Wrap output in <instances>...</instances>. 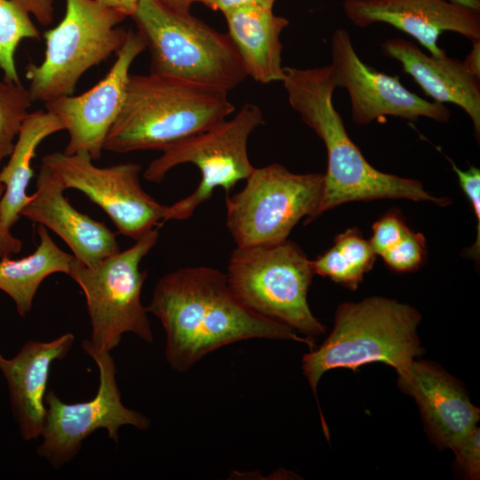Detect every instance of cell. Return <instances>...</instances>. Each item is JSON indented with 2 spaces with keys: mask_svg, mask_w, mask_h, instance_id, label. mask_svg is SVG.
I'll list each match as a JSON object with an SVG mask.
<instances>
[{
  "mask_svg": "<svg viewBox=\"0 0 480 480\" xmlns=\"http://www.w3.org/2000/svg\"><path fill=\"white\" fill-rule=\"evenodd\" d=\"M148 312L162 323L165 357L186 372L209 353L250 339L287 340L315 348V340L248 308L231 290L226 274L210 267L179 268L156 284Z\"/></svg>",
  "mask_w": 480,
  "mask_h": 480,
  "instance_id": "cell-1",
  "label": "cell"
},
{
  "mask_svg": "<svg viewBox=\"0 0 480 480\" xmlns=\"http://www.w3.org/2000/svg\"><path fill=\"white\" fill-rule=\"evenodd\" d=\"M291 107L323 140L327 170L320 202L311 222L322 213L353 201L404 198L447 205L446 197L428 193L420 181L382 172L364 158L348 136L332 98L337 88L330 65L299 68L284 67L282 80Z\"/></svg>",
  "mask_w": 480,
  "mask_h": 480,
  "instance_id": "cell-2",
  "label": "cell"
},
{
  "mask_svg": "<svg viewBox=\"0 0 480 480\" xmlns=\"http://www.w3.org/2000/svg\"><path fill=\"white\" fill-rule=\"evenodd\" d=\"M228 92L165 75H130L121 111L104 150H163L204 132L235 111Z\"/></svg>",
  "mask_w": 480,
  "mask_h": 480,
  "instance_id": "cell-3",
  "label": "cell"
},
{
  "mask_svg": "<svg viewBox=\"0 0 480 480\" xmlns=\"http://www.w3.org/2000/svg\"><path fill=\"white\" fill-rule=\"evenodd\" d=\"M420 321L413 307L383 297L340 305L329 336L302 358L303 374L316 398L320 379L332 369L356 371L382 363L397 373L406 371L424 352L417 333Z\"/></svg>",
  "mask_w": 480,
  "mask_h": 480,
  "instance_id": "cell-4",
  "label": "cell"
},
{
  "mask_svg": "<svg viewBox=\"0 0 480 480\" xmlns=\"http://www.w3.org/2000/svg\"><path fill=\"white\" fill-rule=\"evenodd\" d=\"M150 51V73L222 88L247 76L230 36L160 0H140L132 16Z\"/></svg>",
  "mask_w": 480,
  "mask_h": 480,
  "instance_id": "cell-5",
  "label": "cell"
},
{
  "mask_svg": "<svg viewBox=\"0 0 480 480\" xmlns=\"http://www.w3.org/2000/svg\"><path fill=\"white\" fill-rule=\"evenodd\" d=\"M314 275L311 260L289 239L236 246L226 273L231 290L248 308L311 338L325 332L307 300Z\"/></svg>",
  "mask_w": 480,
  "mask_h": 480,
  "instance_id": "cell-6",
  "label": "cell"
},
{
  "mask_svg": "<svg viewBox=\"0 0 480 480\" xmlns=\"http://www.w3.org/2000/svg\"><path fill=\"white\" fill-rule=\"evenodd\" d=\"M62 20L44 32L42 62L26 68L33 102L73 95L83 75L124 44L128 31L118 27L127 18L95 0H65Z\"/></svg>",
  "mask_w": 480,
  "mask_h": 480,
  "instance_id": "cell-7",
  "label": "cell"
},
{
  "mask_svg": "<svg viewBox=\"0 0 480 480\" xmlns=\"http://www.w3.org/2000/svg\"><path fill=\"white\" fill-rule=\"evenodd\" d=\"M263 124L262 110L255 104L245 103L233 118L163 149L143 172L147 180L160 183L169 171L182 164H193L201 172L195 191L167 205L163 220H188L217 188L229 194L238 181L246 180L255 169L248 156V140Z\"/></svg>",
  "mask_w": 480,
  "mask_h": 480,
  "instance_id": "cell-8",
  "label": "cell"
},
{
  "mask_svg": "<svg viewBox=\"0 0 480 480\" xmlns=\"http://www.w3.org/2000/svg\"><path fill=\"white\" fill-rule=\"evenodd\" d=\"M158 237V230L154 228L130 248L91 267L75 258L68 276L85 296L92 325L89 340L97 349L110 352L125 332L153 341L148 312L140 300L148 270H140V264Z\"/></svg>",
  "mask_w": 480,
  "mask_h": 480,
  "instance_id": "cell-9",
  "label": "cell"
},
{
  "mask_svg": "<svg viewBox=\"0 0 480 480\" xmlns=\"http://www.w3.org/2000/svg\"><path fill=\"white\" fill-rule=\"evenodd\" d=\"M244 188L226 194V225L236 246L275 244L288 239L305 218L311 223L324 174L294 173L279 164L255 168Z\"/></svg>",
  "mask_w": 480,
  "mask_h": 480,
  "instance_id": "cell-10",
  "label": "cell"
},
{
  "mask_svg": "<svg viewBox=\"0 0 480 480\" xmlns=\"http://www.w3.org/2000/svg\"><path fill=\"white\" fill-rule=\"evenodd\" d=\"M82 348L99 368V388L92 400L75 404L62 402L53 390L45 394L43 441L36 452L54 468L71 461L85 438L100 428L107 429L108 437L117 444L121 427L131 425L146 430L150 426L147 416L122 403L116 380V367L110 352L97 349L89 340L82 342Z\"/></svg>",
  "mask_w": 480,
  "mask_h": 480,
  "instance_id": "cell-11",
  "label": "cell"
},
{
  "mask_svg": "<svg viewBox=\"0 0 480 480\" xmlns=\"http://www.w3.org/2000/svg\"><path fill=\"white\" fill-rule=\"evenodd\" d=\"M42 164L54 173L65 190H79L98 204L123 236L136 241L164 219L167 205L143 189L141 165L138 164L99 167L84 152L49 153L43 156Z\"/></svg>",
  "mask_w": 480,
  "mask_h": 480,
  "instance_id": "cell-12",
  "label": "cell"
},
{
  "mask_svg": "<svg viewBox=\"0 0 480 480\" xmlns=\"http://www.w3.org/2000/svg\"><path fill=\"white\" fill-rule=\"evenodd\" d=\"M331 55L335 85L348 92L352 120L357 124L366 125L388 116L409 121L427 117L445 123L450 119L451 113L444 104L420 97L405 88L399 76L379 72L364 63L347 30L333 32Z\"/></svg>",
  "mask_w": 480,
  "mask_h": 480,
  "instance_id": "cell-13",
  "label": "cell"
},
{
  "mask_svg": "<svg viewBox=\"0 0 480 480\" xmlns=\"http://www.w3.org/2000/svg\"><path fill=\"white\" fill-rule=\"evenodd\" d=\"M146 48L143 35L128 30L111 68L97 84L80 95L44 103L45 109L55 114L68 132L65 154L84 152L93 161L100 158L107 135L125 99L132 64Z\"/></svg>",
  "mask_w": 480,
  "mask_h": 480,
  "instance_id": "cell-14",
  "label": "cell"
},
{
  "mask_svg": "<svg viewBox=\"0 0 480 480\" xmlns=\"http://www.w3.org/2000/svg\"><path fill=\"white\" fill-rule=\"evenodd\" d=\"M342 7L355 26L391 25L435 56L445 53L437 44L444 32L460 34L471 42L480 39V12L447 0H344Z\"/></svg>",
  "mask_w": 480,
  "mask_h": 480,
  "instance_id": "cell-15",
  "label": "cell"
},
{
  "mask_svg": "<svg viewBox=\"0 0 480 480\" xmlns=\"http://www.w3.org/2000/svg\"><path fill=\"white\" fill-rule=\"evenodd\" d=\"M397 386L415 399L427 434L439 449L452 450L476 428L480 410L461 382L438 364L415 359L397 373Z\"/></svg>",
  "mask_w": 480,
  "mask_h": 480,
  "instance_id": "cell-16",
  "label": "cell"
},
{
  "mask_svg": "<svg viewBox=\"0 0 480 480\" xmlns=\"http://www.w3.org/2000/svg\"><path fill=\"white\" fill-rule=\"evenodd\" d=\"M64 191L54 173L41 164L36 190L21 216L52 230L68 245L74 257L87 267L120 252L116 234L104 222L73 207Z\"/></svg>",
  "mask_w": 480,
  "mask_h": 480,
  "instance_id": "cell-17",
  "label": "cell"
},
{
  "mask_svg": "<svg viewBox=\"0 0 480 480\" xmlns=\"http://www.w3.org/2000/svg\"><path fill=\"white\" fill-rule=\"evenodd\" d=\"M74 340L75 336L68 332L51 341L28 340L12 358L0 354V371L7 382L11 409L25 441L42 436L51 365L67 356Z\"/></svg>",
  "mask_w": 480,
  "mask_h": 480,
  "instance_id": "cell-18",
  "label": "cell"
},
{
  "mask_svg": "<svg viewBox=\"0 0 480 480\" xmlns=\"http://www.w3.org/2000/svg\"><path fill=\"white\" fill-rule=\"evenodd\" d=\"M383 54L399 61L434 101L457 105L470 117L477 139L480 134V79L469 74L461 60L446 52L426 54L412 41L389 38L381 44Z\"/></svg>",
  "mask_w": 480,
  "mask_h": 480,
  "instance_id": "cell-19",
  "label": "cell"
},
{
  "mask_svg": "<svg viewBox=\"0 0 480 480\" xmlns=\"http://www.w3.org/2000/svg\"><path fill=\"white\" fill-rule=\"evenodd\" d=\"M272 9L248 5L223 13L247 76L261 84L284 78L280 35L289 21Z\"/></svg>",
  "mask_w": 480,
  "mask_h": 480,
  "instance_id": "cell-20",
  "label": "cell"
},
{
  "mask_svg": "<svg viewBox=\"0 0 480 480\" xmlns=\"http://www.w3.org/2000/svg\"><path fill=\"white\" fill-rule=\"evenodd\" d=\"M65 131L61 120L48 110L28 113L23 121L7 164L0 169V183L5 187L0 203L3 225L11 228L31 199L27 189L33 177L32 160L40 143L50 135Z\"/></svg>",
  "mask_w": 480,
  "mask_h": 480,
  "instance_id": "cell-21",
  "label": "cell"
},
{
  "mask_svg": "<svg viewBox=\"0 0 480 480\" xmlns=\"http://www.w3.org/2000/svg\"><path fill=\"white\" fill-rule=\"evenodd\" d=\"M37 233L40 242L34 252L19 260L0 259V290L12 299L22 317L30 312L42 282L54 273L68 275L75 260L56 244L46 227L39 224Z\"/></svg>",
  "mask_w": 480,
  "mask_h": 480,
  "instance_id": "cell-22",
  "label": "cell"
},
{
  "mask_svg": "<svg viewBox=\"0 0 480 480\" xmlns=\"http://www.w3.org/2000/svg\"><path fill=\"white\" fill-rule=\"evenodd\" d=\"M375 258L370 242L363 237L358 228H352L336 236L333 245L311 260V266L314 274L356 290Z\"/></svg>",
  "mask_w": 480,
  "mask_h": 480,
  "instance_id": "cell-23",
  "label": "cell"
},
{
  "mask_svg": "<svg viewBox=\"0 0 480 480\" xmlns=\"http://www.w3.org/2000/svg\"><path fill=\"white\" fill-rule=\"evenodd\" d=\"M26 38L40 40L29 13L14 0H0V69L6 81L20 83L14 54Z\"/></svg>",
  "mask_w": 480,
  "mask_h": 480,
  "instance_id": "cell-24",
  "label": "cell"
},
{
  "mask_svg": "<svg viewBox=\"0 0 480 480\" xmlns=\"http://www.w3.org/2000/svg\"><path fill=\"white\" fill-rule=\"evenodd\" d=\"M33 104L28 88L20 83L0 80V169L10 156L21 124Z\"/></svg>",
  "mask_w": 480,
  "mask_h": 480,
  "instance_id": "cell-25",
  "label": "cell"
},
{
  "mask_svg": "<svg viewBox=\"0 0 480 480\" xmlns=\"http://www.w3.org/2000/svg\"><path fill=\"white\" fill-rule=\"evenodd\" d=\"M380 257L395 271L416 270L425 262L427 258L425 237L421 233L409 229L396 245Z\"/></svg>",
  "mask_w": 480,
  "mask_h": 480,
  "instance_id": "cell-26",
  "label": "cell"
},
{
  "mask_svg": "<svg viewBox=\"0 0 480 480\" xmlns=\"http://www.w3.org/2000/svg\"><path fill=\"white\" fill-rule=\"evenodd\" d=\"M409 229L399 212L389 211L373 224L369 242L376 255L381 256L396 245Z\"/></svg>",
  "mask_w": 480,
  "mask_h": 480,
  "instance_id": "cell-27",
  "label": "cell"
},
{
  "mask_svg": "<svg viewBox=\"0 0 480 480\" xmlns=\"http://www.w3.org/2000/svg\"><path fill=\"white\" fill-rule=\"evenodd\" d=\"M447 159L458 176L459 183L468 196L477 220L476 241L468 250L467 254L474 260H478L480 253V170L471 166L468 170L462 171L452 159L448 157Z\"/></svg>",
  "mask_w": 480,
  "mask_h": 480,
  "instance_id": "cell-28",
  "label": "cell"
},
{
  "mask_svg": "<svg viewBox=\"0 0 480 480\" xmlns=\"http://www.w3.org/2000/svg\"><path fill=\"white\" fill-rule=\"evenodd\" d=\"M480 428H474L452 450L455 454L456 467L464 478L479 479L480 476Z\"/></svg>",
  "mask_w": 480,
  "mask_h": 480,
  "instance_id": "cell-29",
  "label": "cell"
},
{
  "mask_svg": "<svg viewBox=\"0 0 480 480\" xmlns=\"http://www.w3.org/2000/svg\"><path fill=\"white\" fill-rule=\"evenodd\" d=\"M43 25H50L53 19L52 0H14Z\"/></svg>",
  "mask_w": 480,
  "mask_h": 480,
  "instance_id": "cell-30",
  "label": "cell"
},
{
  "mask_svg": "<svg viewBox=\"0 0 480 480\" xmlns=\"http://www.w3.org/2000/svg\"><path fill=\"white\" fill-rule=\"evenodd\" d=\"M276 0H196L214 11L225 13L228 11L248 5L273 8Z\"/></svg>",
  "mask_w": 480,
  "mask_h": 480,
  "instance_id": "cell-31",
  "label": "cell"
},
{
  "mask_svg": "<svg viewBox=\"0 0 480 480\" xmlns=\"http://www.w3.org/2000/svg\"><path fill=\"white\" fill-rule=\"evenodd\" d=\"M5 187L0 183V203L4 193ZM22 248V242L15 237L10 229H7L2 223L0 218V259L12 258L13 254L19 253Z\"/></svg>",
  "mask_w": 480,
  "mask_h": 480,
  "instance_id": "cell-32",
  "label": "cell"
},
{
  "mask_svg": "<svg viewBox=\"0 0 480 480\" xmlns=\"http://www.w3.org/2000/svg\"><path fill=\"white\" fill-rule=\"evenodd\" d=\"M471 43L472 48L462 63L469 74L480 79V39Z\"/></svg>",
  "mask_w": 480,
  "mask_h": 480,
  "instance_id": "cell-33",
  "label": "cell"
},
{
  "mask_svg": "<svg viewBox=\"0 0 480 480\" xmlns=\"http://www.w3.org/2000/svg\"><path fill=\"white\" fill-rule=\"evenodd\" d=\"M100 4L132 17L140 0H95Z\"/></svg>",
  "mask_w": 480,
  "mask_h": 480,
  "instance_id": "cell-34",
  "label": "cell"
},
{
  "mask_svg": "<svg viewBox=\"0 0 480 480\" xmlns=\"http://www.w3.org/2000/svg\"><path fill=\"white\" fill-rule=\"evenodd\" d=\"M169 8L180 12H188L191 5L196 2V0H160Z\"/></svg>",
  "mask_w": 480,
  "mask_h": 480,
  "instance_id": "cell-35",
  "label": "cell"
},
{
  "mask_svg": "<svg viewBox=\"0 0 480 480\" xmlns=\"http://www.w3.org/2000/svg\"><path fill=\"white\" fill-rule=\"evenodd\" d=\"M475 11L480 12V0H447Z\"/></svg>",
  "mask_w": 480,
  "mask_h": 480,
  "instance_id": "cell-36",
  "label": "cell"
}]
</instances>
